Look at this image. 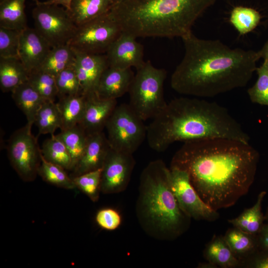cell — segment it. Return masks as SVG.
I'll return each instance as SVG.
<instances>
[{
    "mask_svg": "<svg viewBox=\"0 0 268 268\" xmlns=\"http://www.w3.org/2000/svg\"><path fill=\"white\" fill-rule=\"evenodd\" d=\"M260 159L249 143L217 138L185 141L170 167L186 171L201 199L216 211L235 204L254 183Z\"/></svg>",
    "mask_w": 268,
    "mask_h": 268,
    "instance_id": "6da1fadb",
    "label": "cell"
},
{
    "mask_svg": "<svg viewBox=\"0 0 268 268\" xmlns=\"http://www.w3.org/2000/svg\"><path fill=\"white\" fill-rule=\"evenodd\" d=\"M182 39L184 56L170 80L171 87L179 94L212 97L245 87L256 71L259 60L256 51L200 39L192 31Z\"/></svg>",
    "mask_w": 268,
    "mask_h": 268,
    "instance_id": "7a4b0ae2",
    "label": "cell"
},
{
    "mask_svg": "<svg viewBox=\"0 0 268 268\" xmlns=\"http://www.w3.org/2000/svg\"><path fill=\"white\" fill-rule=\"evenodd\" d=\"M217 138L246 143L250 139L226 108L198 98L172 100L147 126L148 144L157 152L165 151L177 141Z\"/></svg>",
    "mask_w": 268,
    "mask_h": 268,
    "instance_id": "3957f363",
    "label": "cell"
},
{
    "mask_svg": "<svg viewBox=\"0 0 268 268\" xmlns=\"http://www.w3.org/2000/svg\"><path fill=\"white\" fill-rule=\"evenodd\" d=\"M216 0H128L109 14L122 31L138 37L182 38Z\"/></svg>",
    "mask_w": 268,
    "mask_h": 268,
    "instance_id": "277c9868",
    "label": "cell"
},
{
    "mask_svg": "<svg viewBox=\"0 0 268 268\" xmlns=\"http://www.w3.org/2000/svg\"><path fill=\"white\" fill-rule=\"evenodd\" d=\"M136 213L146 234L160 240H173L189 228L191 218L181 209L173 193L170 171L160 159L149 162L139 181Z\"/></svg>",
    "mask_w": 268,
    "mask_h": 268,
    "instance_id": "5b68a950",
    "label": "cell"
},
{
    "mask_svg": "<svg viewBox=\"0 0 268 268\" xmlns=\"http://www.w3.org/2000/svg\"><path fill=\"white\" fill-rule=\"evenodd\" d=\"M167 71L149 61L136 69L128 93L129 105L143 121L153 119L166 106L164 83Z\"/></svg>",
    "mask_w": 268,
    "mask_h": 268,
    "instance_id": "8992f818",
    "label": "cell"
},
{
    "mask_svg": "<svg viewBox=\"0 0 268 268\" xmlns=\"http://www.w3.org/2000/svg\"><path fill=\"white\" fill-rule=\"evenodd\" d=\"M143 122L129 104L117 105L105 126L111 148L133 154L146 138Z\"/></svg>",
    "mask_w": 268,
    "mask_h": 268,
    "instance_id": "52a82bcc",
    "label": "cell"
},
{
    "mask_svg": "<svg viewBox=\"0 0 268 268\" xmlns=\"http://www.w3.org/2000/svg\"><path fill=\"white\" fill-rule=\"evenodd\" d=\"M35 28L52 48L68 44L77 26L63 6L38 1L32 10Z\"/></svg>",
    "mask_w": 268,
    "mask_h": 268,
    "instance_id": "ba28073f",
    "label": "cell"
},
{
    "mask_svg": "<svg viewBox=\"0 0 268 268\" xmlns=\"http://www.w3.org/2000/svg\"><path fill=\"white\" fill-rule=\"evenodd\" d=\"M109 12L78 26L68 44L75 51L105 54L122 32Z\"/></svg>",
    "mask_w": 268,
    "mask_h": 268,
    "instance_id": "9c48e42d",
    "label": "cell"
},
{
    "mask_svg": "<svg viewBox=\"0 0 268 268\" xmlns=\"http://www.w3.org/2000/svg\"><path fill=\"white\" fill-rule=\"evenodd\" d=\"M27 125L15 131L7 145L10 162L19 177L24 181H33L41 163V149L37 138Z\"/></svg>",
    "mask_w": 268,
    "mask_h": 268,
    "instance_id": "30bf717a",
    "label": "cell"
},
{
    "mask_svg": "<svg viewBox=\"0 0 268 268\" xmlns=\"http://www.w3.org/2000/svg\"><path fill=\"white\" fill-rule=\"evenodd\" d=\"M170 183L180 207L191 219L214 221L219 218L218 211L208 205L192 185L188 173L176 167H170Z\"/></svg>",
    "mask_w": 268,
    "mask_h": 268,
    "instance_id": "8fae6325",
    "label": "cell"
},
{
    "mask_svg": "<svg viewBox=\"0 0 268 268\" xmlns=\"http://www.w3.org/2000/svg\"><path fill=\"white\" fill-rule=\"evenodd\" d=\"M133 154L109 150L102 167L101 192L121 193L127 188L135 165Z\"/></svg>",
    "mask_w": 268,
    "mask_h": 268,
    "instance_id": "7c38bea8",
    "label": "cell"
},
{
    "mask_svg": "<svg viewBox=\"0 0 268 268\" xmlns=\"http://www.w3.org/2000/svg\"><path fill=\"white\" fill-rule=\"evenodd\" d=\"M136 38L130 34L121 32L105 53L109 67H134L137 69L144 64L143 47Z\"/></svg>",
    "mask_w": 268,
    "mask_h": 268,
    "instance_id": "4fadbf2b",
    "label": "cell"
},
{
    "mask_svg": "<svg viewBox=\"0 0 268 268\" xmlns=\"http://www.w3.org/2000/svg\"><path fill=\"white\" fill-rule=\"evenodd\" d=\"M75 52L73 67L80 82L82 94H96L100 78L109 67L105 54H93Z\"/></svg>",
    "mask_w": 268,
    "mask_h": 268,
    "instance_id": "5bb4252c",
    "label": "cell"
},
{
    "mask_svg": "<svg viewBox=\"0 0 268 268\" xmlns=\"http://www.w3.org/2000/svg\"><path fill=\"white\" fill-rule=\"evenodd\" d=\"M51 48L35 28L27 27L21 33L18 58L29 73L39 67Z\"/></svg>",
    "mask_w": 268,
    "mask_h": 268,
    "instance_id": "9a60e30c",
    "label": "cell"
},
{
    "mask_svg": "<svg viewBox=\"0 0 268 268\" xmlns=\"http://www.w3.org/2000/svg\"><path fill=\"white\" fill-rule=\"evenodd\" d=\"M85 96L84 113L78 125L87 135L102 132L117 106V99H101L96 94Z\"/></svg>",
    "mask_w": 268,
    "mask_h": 268,
    "instance_id": "2e32d148",
    "label": "cell"
},
{
    "mask_svg": "<svg viewBox=\"0 0 268 268\" xmlns=\"http://www.w3.org/2000/svg\"><path fill=\"white\" fill-rule=\"evenodd\" d=\"M134 75L131 68L108 67L102 73L96 91L101 99H117L128 93Z\"/></svg>",
    "mask_w": 268,
    "mask_h": 268,
    "instance_id": "e0dca14e",
    "label": "cell"
},
{
    "mask_svg": "<svg viewBox=\"0 0 268 268\" xmlns=\"http://www.w3.org/2000/svg\"><path fill=\"white\" fill-rule=\"evenodd\" d=\"M110 148L103 132L88 135L84 153L72 170L71 177L101 168Z\"/></svg>",
    "mask_w": 268,
    "mask_h": 268,
    "instance_id": "ac0fdd59",
    "label": "cell"
},
{
    "mask_svg": "<svg viewBox=\"0 0 268 268\" xmlns=\"http://www.w3.org/2000/svg\"><path fill=\"white\" fill-rule=\"evenodd\" d=\"M11 93L16 105L26 117V125L31 129L39 110L47 100L35 90L28 80L18 86Z\"/></svg>",
    "mask_w": 268,
    "mask_h": 268,
    "instance_id": "d6986e66",
    "label": "cell"
},
{
    "mask_svg": "<svg viewBox=\"0 0 268 268\" xmlns=\"http://www.w3.org/2000/svg\"><path fill=\"white\" fill-rule=\"evenodd\" d=\"M112 0H72L67 9L77 26L108 13Z\"/></svg>",
    "mask_w": 268,
    "mask_h": 268,
    "instance_id": "ffe728a7",
    "label": "cell"
},
{
    "mask_svg": "<svg viewBox=\"0 0 268 268\" xmlns=\"http://www.w3.org/2000/svg\"><path fill=\"white\" fill-rule=\"evenodd\" d=\"M29 72L18 58L0 57V87L3 92H12L28 81Z\"/></svg>",
    "mask_w": 268,
    "mask_h": 268,
    "instance_id": "44dd1931",
    "label": "cell"
},
{
    "mask_svg": "<svg viewBox=\"0 0 268 268\" xmlns=\"http://www.w3.org/2000/svg\"><path fill=\"white\" fill-rule=\"evenodd\" d=\"M203 257L217 268H235L241 267V262L232 253L223 236L214 235L206 245Z\"/></svg>",
    "mask_w": 268,
    "mask_h": 268,
    "instance_id": "7402d4cb",
    "label": "cell"
},
{
    "mask_svg": "<svg viewBox=\"0 0 268 268\" xmlns=\"http://www.w3.org/2000/svg\"><path fill=\"white\" fill-rule=\"evenodd\" d=\"M224 239L235 257L241 263L259 250L257 235L233 227L228 229Z\"/></svg>",
    "mask_w": 268,
    "mask_h": 268,
    "instance_id": "603a6c76",
    "label": "cell"
},
{
    "mask_svg": "<svg viewBox=\"0 0 268 268\" xmlns=\"http://www.w3.org/2000/svg\"><path fill=\"white\" fill-rule=\"evenodd\" d=\"M266 194L265 191L261 192L255 203L251 207L245 209L237 217L228 220V222L233 227L247 233L257 235L265 220V215L262 211V205Z\"/></svg>",
    "mask_w": 268,
    "mask_h": 268,
    "instance_id": "cb8c5ba5",
    "label": "cell"
},
{
    "mask_svg": "<svg viewBox=\"0 0 268 268\" xmlns=\"http://www.w3.org/2000/svg\"><path fill=\"white\" fill-rule=\"evenodd\" d=\"M57 104L62 118L61 131L71 128L80 123L85 108V95L78 94L59 98Z\"/></svg>",
    "mask_w": 268,
    "mask_h": 268,
    "instance_id": "d4e9b609",
    "label": "cell"
},
{
    "mask_svg": "<svg viewBox=\"0 0 268 268\" xmlns=\"http://www.w3.org/2000/svg\"><path fill=\"white\" fill-rule=\"evenodd\" d=\"M75 60V52L68 44L53 47L36 70L56 76L65 69L73 66Z\"/></svg>",
    "mask_w": 268,
    "mask_h": 268,
    "instance_id": "484cf974",
    "label": "cell"
},
{
    "mask_svg": "<svg viewBox=\"0 0 268 268\" xmlns=\"http://www.w3.org/2000/svg\"><path fill=\"white\" fill-rule=\"evenodd\" d=\"M26 0H4L0 2V27L23 30L26 28Z\"/></svg>",
    "mask_w": 268,
    "mask_h": 268,
    "instance_id": "4316f807",
    "label": "cell"
},
{
    "mask_svg": "<svg viewBox=\"0 0 268 268\" xmlns=\"http://www.w3.org/2000/svg\"><path fill=\"white\" fill-rule=\"evenodd\" d=\"M56 135L67 148L71 157L72 171L84 153L88 135L77 125L71 128L61 131Z\"/></svg>",
    "mask_w": 268,
    "mask_h": 268,
    "instance_id": "83f0119b",
    "label": "cell"
},
{
    "mask_svg": "<svg viewBox=\"0 0 268 268\" xmlns=\"http://www.w3.org/2000/svg\"><path fill=\"white\" fill-rule=\"evenodd\" d=\"M39 135L50 134L54 135L56 130L62 127V118L57 103L47 100L39 110L35 118Z\"/></svg>",
    "mask_w": 268,
    "mask_h": 268,
    "instance_id": "f1b7e54d",
    "label": "cell"
},
{
    "mask_svg": "<svg viewBox=\"0 0 268 268\" xmlns=\"http://www.w3.org/2000/svg\"><path fill=\"white\" fill-rule=\"evenodd\" d=\"M43 158L66 170H71V160L63 142L56 135L44 141L41 149Z\"/></svg>",
    "mask_w": 268,
    "mask_h": 268,
    "instance_id": "f546056e",
    "label": "cell"
},
{
    "mask_svg": "<svg viewBox=\"0 0 268 268\" xmlns=\"http://www.w3.org/2000/svg\"><path fill=\"white\" fill-rule=\"evenodd\" d=\"M262 18L256 9L246 6H237L232 10L229 21L241 35L247 34L254 30Z\"/></svg>",
    "mask_w": 268,
    "mask_h": 268,
    "instance_id": "4dcf8cb0",
    "label": "cell"
},
{
    "mask_svg": "<svg viewBox=\"0 0 268 268\" xmlns=\"http://www.w3.org/2000/svg\"><path fill=\"white\" fill-rule=\"evenodd\" d=\"M41 163L38 174L46 182L58 187L66 189L76 188L72 178L69 176L64 168L45 160L41 155Z\"/></svg>",
    "mask_w": 268,
    "mask_h": 268,
    "instance_id": "1f68e13d",
    "label": "cell"
},
{
    "mask_svg": "<svg viewBox=\"0 0 268 268\" xmlns=\"http://www.w3.org/2000/svg\"><path fill=\"white\" fill-rule=\"evenodd\" d=\"M28 81L45 99L55 101L58 97L55 76L47 72L34 70L29 73Z\"/></svg>",
    "mask_w": 268,
    "mask_h": 268,
    "instance_id": "d6a6232c",
    "label": "cell"
},
{
    "mask_svg": "<svg viewBox=\"0 0 268 268\" xmlns=\"http://www.w3.org/2000/svg\"><path fill=\"white\" fill-rule=\"evenodd\" d=\"M256 71L257 79L247 90L249 99L253 103L268 107V59L264 60Z\"/></svg>",
    "mask_w": 268,
    "mask_h": 268,
    "instance_id": "836d02e7",
    "label": "cell"
},
{
    "mask_svg": "<svg viewBox=\"0 0 268 268\" xmlns=\"http://www.w3.org/2000/svg\"><path fill=\"white\" fill-rule=\"evenodd\" d=\"M102 168L72 177L76 188L92 201H97L101 192Z\"/></svg>",
    "mask_w": 268,
    "mask_h": 268,
    "instance_id": "e575fe53",
    "label": "cell"
},
{
    "mask_svg": "<svg viewBox=\"0 0 268 268\" xmlns=\"http://www.w3.org/2000/svg\"><path fill=\"white\" fill-rule=\"evenodd\" d=\"M55 78L59 98L67 96L83 94L81 85L73 65L62 71L55 76Z\"/></svg>",
    "mask_w": 268,
    "mask_h": 268,
    "instance_id": "d590c367",
    "label": "cell"
},
{
    "mask_svg": "<svg viewBox=\"0 0 268 268\" xmlns=\"http://www.w3.org/2000/svg\"><path fill=\"white\" fill-rule=\"evenodd\" d=\"M22 31L0 27V57L18 58Z\"/></svg>",
    "mask_w": 268,
    "mask_h": 268,
    "instance_id": "8d00e7d4",
    "label": "cell"
},
{
    "mask_svg": "<svg viewBox=\"0 0 268 268\" xmlns=\"http://www.w3.org/2000/svg\"><path fill=\"white\" fill-rule=\"evenodd\" d=\"M95 221L101 228L107 231H113L121 225L122 217L116 209L104 208L97 211L95 215Z\"/></svg>",
    "mask_w": 268,
    "mask_h": 268,
    "instance_id": "74e56055",
    "label": "cell"
},
{
    "mask_svg": "<svg viewBox=\"0 0 268 268\" xmlns=\"http://www.w3.org/2000/svg\"><path fill=\"white\" fill-rule=\"evenodd\" d=\"M248 268H268V250H258L242 263Z\"/></svg>",
    "mask_w": 268,
    "mask_h": 268,
    "instance_id": "f35d334b",
    "label": "cell"
},
{
    "mask_svg": "<svg viewBox=\"0 0 268 268\" xmlns=\"http://www.w3.org/2000/svg\"><path fill=\"white\" fill-rule=\"evenodd\" d=\"M257 236L259 250H268V222L263 224Z\"/></svg>",
    "mask_w": 268,
    "mask_h": 268,
    "instance_id": "ab89813d",
    "label": "cell"
},
{
    "mask_svg": "<svg viewBox=\"0 0 268 268\" xmlns=\"http://www.w3.org/2000/svg\"><path fill=\"white\" fill-rule=\"evenodd\" d=\"M72 0H48L43 1L44 3L61 5L68 9Z\"/></svg>",
    "mask_w": 268,
    "mask_h": 268,
    "instance_id": "60d3db41",
    "label": "cell"
},
{
    "mask_svg": "<svg viewBox=\"0 0 268 268\" xmlns=\"http://www.w3.org/2000/svg\"><path fill=\"white\" fill-rule=\"evenodd\" d=\"M257 54L259 59L261 58L264 60L268 59V39L262 49L257 51Z\"/></svg>",
    "mask_w": 268,
    "mask_h": 268,
    "instance_id": "b9f144b4",
    "label": "cell"
},
{
    "mask_svg": "<svg viewBox=\"0 0 268 268\" xmlns=\"http://www.w3.org/2000/svg\"><path fill=\"white\" fill-rule=\"evenodd\" d=\"M198 267L201 268H217L215 266L207 261L206 263H200Z\"/></svg>",
    "mask_w": 268,
    "mask_h": 268,
    "instance_id": "7bdbcfd3",
    "label": "cell"
},
{
    "mask_svg": "<svg viewBox=\"0 0 268 268\" xmlns=\"http://www.w3.org/2000/svg\"><path fill=\"white\" fill-rule=\"evenodd\" d=\"M128 0H112L113 5L127 1Z\"/></svg>",
    "mask_w": 268,
    "mask_h": 268,
    "instance_id": "ee69618b",
    "label": "cell"
},
{
    "mask_svg": "<svg viewBox=\"0 0 268 268\" xmlns=\"http://www.w3.org/2000/svg\"><path fill=\"white\" fill-rule=\"evenodd\" d=\"M265 219L268 222V207H267L266 214L265 215Z\"/></svg>",
    "mask_w": 268,
    "mask_h": 268,
    "instance_id": "f6af8a7d",
    "label": "cell"
},
{
    "mask_svg": "<svg viewBox=\"0 0 268 268\" xmlns=\"http://www.w3.org/2000/svg\"><path fill=\"white\" fill-rule=\"evenodd\" d=\"M32 0L35 1L36 2L39 1V0Z\"/></svg>",
    "mask_w": 268,
    "mask_h": 268,
    "instance_id": "bcb514c9",
    "label": "cell"
},
{
    "mask_svg": "<svg viewBox=\"0 0 268 268\" xmlns=\"http://www.w3.org/2000/svg\"><path fill=\"white\" fill-rule=\"evenodd\" d=\"M3 0H0V2H1V1H2Z\"/></svg>",
    "mask_w": 268,
    "mask_h": 268,
    "instance_id": "7dc6e473",
    "label": "cell"
}]
</instances>
